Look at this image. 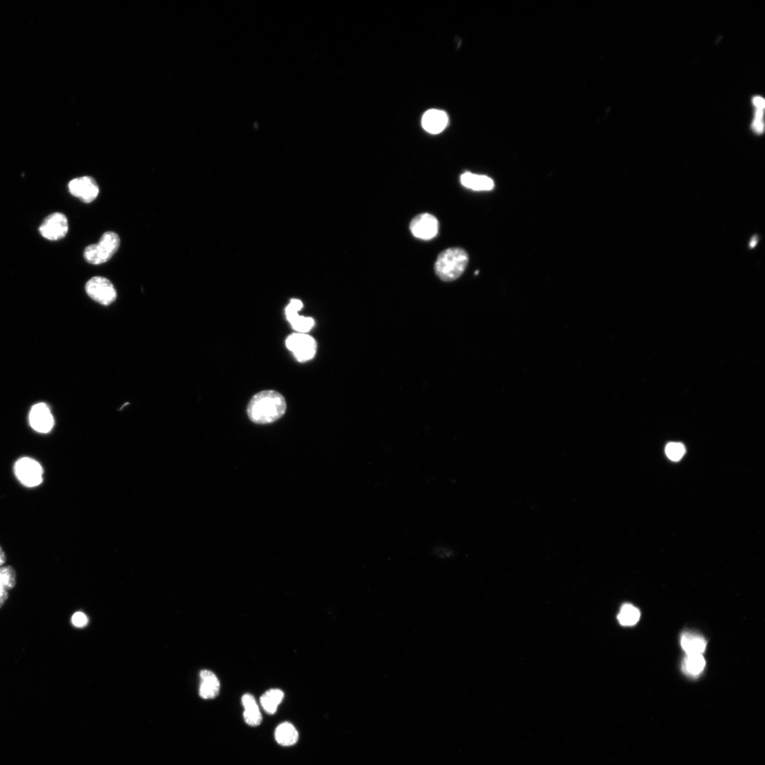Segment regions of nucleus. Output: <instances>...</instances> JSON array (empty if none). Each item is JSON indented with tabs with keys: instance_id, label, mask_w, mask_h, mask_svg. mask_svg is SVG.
I'll list each match as a JSON object with an SVG mask.
<instances>
[{
	"instance_id": "obj_8",
	"label": "nucleus",
	"mask_w": 765,
	"mask_h": 765,
	"mask_svg": "<svg viewBox=\"0 0 765 765\" xmlns=\"http://www.w3.org/2000/svg\"><path fill=\"white\" fill-rule=\"evenodd\" d=\"M68 190L73 196L85 203L95 201L99 195L100 188L96 180L89 176L72 179L68 184Z\"/></svg>"
},
{
	"instance_id": "obj_28",
	"label": "nucleus",
	"mask_w": 765,
	"mask_h": 765,
	"mask_svg": "<svg viewBox=\"0 0 765 765\" xmlns=\"http://www.w3.org/2000/svg\"><path fill=\"white\" fill-rule=\"evenodd\" d=\"M757 243V238H753L750 243V247L753 248L754 247H755Z\"/></svg>"
},
{
	"instance_id": "obj_3",
	"label": "nucleus",
	"mask_w": 765,
	"mask_h": 765,
	"mask_svg": "<svg viewBox=\"0 0 765 765\" xmlns=\"http://www.w3.org/2000/svg\"><path fill=\"white\" fill-rule=\"evenodd\" d=\"M120 238L114 232H106L98 244L87 246L84 251L85 260L100 265L110 260L120 246Z\"/></svg>"
},
{
	"instance_id": "obj_26",
	"label": "nucleus",
	"mask_w": 765,
	"mask_h": 765,
	"mask_svg": "<svg viewBox=\"0 0 765 765\" xmlns=\"http://www.w3.org/2000/svg\"><path fill=\"white\" fill-rule=\"evenodd\" d=\"M8 599V592L7 590L0 588V608L5 603Z\"/></svg>"
},
{
	"instance_id": "obj_6",
	"label": "nucleus",
	"mask_w": 765,
	"mask_h": 765,
	"mask_svg": "<svg viewBox=\"0 0 765 765\" xmlns=\"http://www.w3.org/2000/svg\"><path fill=\"white\" fill-rule=\"evenodd\" d=\"M19 480L27 487H35L42 482L43 469L39 463L30 458L19 459L14 467Z\"/></svg>"
},
{
	"instance_id": "obj_15",
	"label": "nucleus",
	"mask_w": 765,
	"mask_h": 765,
	"mask_svg": "<svg viewBox=\"0 0 765 765\" xmlns=\"http://www.w3.org/2000/svg\"><path fill=\"white\" fill-rule=\"evenodd\" d=\"M242 703L245 708L244 718L245 722L251 727H258L263 721V716L259 707L254 698L250 694H245L242 698Z\"/></svg>"
},
{
	"instance_id": "obj_27",
	"label": "nucleus",
	"mask_w": 765,
	"mask_h": 765,
	"mask_svg": "<svg viewBox=\"0 0 765 765\" xmlns=\"http://www.w3.org/2000/svg\"><path fill=\"white\" fill-rule=\"evenodd\" d=\"M6 562V555L1 546H0V566H2Z\"/></svg>"
},
{
	"instance_id": "obj_23",
	"label": "nucleus",
	"mask_w": 765,
	"mask_h": 765,
	"mask_svg": "<svg viewBox=\"0 0 765 765\" xmlns=\"http://www.w3.org/2000/svg\"><path fill=\"white\" fill-rule=\"evenodd\" d=\"M764 109L756 108L755 119L753 124V129L757 134H762L764 130Z\"/></svg>"
},
{
	"instance_id": "obj_20",
	"label": "nucleus",
	"mask_w": 765,
	"mask_h": 765,
	"mask_svg": "<svg viewBox=\"0 0 765 765\" xmlns=\"http://www.w3.org/2000/svg\"><path fill=\"white\" fill-rule=\"evenodd\" d=\"M641 617L640 611L630 604H625L621 608L618 620L624 627H632L637 623Z\"/></svg>"
},
{
	"instance_id": "obj_21",
	"label": "nucleus",
	"mask_w": 765,
	"mask_h": 765,
	"mask_svg": "<svg viewBox=\"0 0 765 765\" xmlns=\"http://www.w3.org/2000/svg\"><path fill=\"white\" fill-rule=\"evenodd\" d=\"M16 585V573L10 567L0 568V588L9 590L14 588Z\"/></svg>"
},
{
	"instance_id": "obj_17",
	"label": "nucleus",
	"mask_w": 765,
	"mask_h": 765,
	"mask_svg": "<svg viewBox=\"0 0 765 765\" xmlns=\"http://www.w3.org/2000/svg\"><path fill=\"white\" fill-rule=\"evenodd\" d=\"M275 739L277 743L282 746H291L296 744L298 733L291 724L285 722L277 727L275 731Z\"/></svg>"
},
{
	"instance_id": "obj_24",
	"label": "nucleus",
	"mask_w": 765,
	"mask_h": 765,
	"mask_svg": "<svg viewBox=\"0 0 765 765\" xmlns=\"http://www.w3.org/2000/svg\"><path fill=\"white\" fill-rule=\"evenodd\" d=\"M72 622L75 627L82 628L87 624L88 619L82 612H77L73 616Z\"/></svg>"
},
{
	"instance_id": "obj_22",
	"label": "nucleus",
	"mask_w": 765,
	"mask_h": 765,
	"mask_svg": "<svg viewBox=\"0 0 765 765\" xmlns=\"http://www.w3.org/2000/svg\"><path fill=\"white\" fill-rule=\"evenodd\" d=\"M667 457L674 461H680L685 453V447L681 443H671L665 448Z\"/></svg>"
},
{
	"instance_id": "obj_13",
	"label": "nucleus",
	"mask_w": 765,
	"mask_h": 765,
	"mask_svg": "<svg viewBox=\"0 0 765 765\" xmlns=\"http://www.w3.org/2000/svg\"><path fill=\"white\" fill-rule=\"evenodd\" d=\"M200 677L201 683L199 695L201 698L204 700L216 698L220 691V682L217 676L213 672L204 669L201 672Z\"/></svg>"
},
{
	"instance_id": "obj_12",
	"label": "nucleus",
	"mask_w": 765,
	"mask_h": 765,
	"mask_svg": "<svg viewBox=\"0 0 765 765\" xmlns=\"http://www.w3.org/2000/svg\"><path fill=\"white\" fill-rule=\"evenodd\" d=\"M448 124L447 114L438 109H430L423 115L422 124L424 129L432 133L438 134L443 132Z\"/></svg>"
},
{
	"instance_id": "obj_7",
	"label": "nucleus",
	"mask_w": 765,
	"mask_h": 765,
	"mask_svg": "<svg viewBox=\"0 0 765 765\" xmlns=\"http://www.w3.org/2000/svg\"><path fill=\"white\" fill-rule=\"evenodd\" d=\"M67 217L62 213H54L46 217L39 227L41 235L46 240L57 241L64 239L68 232Z\"/></svg>"
},
{
	"instance_id": "obj_1",
	"label": "nucleus",
	"mask_w": 765,
	"mask_h": 765,
	"mask_svg": "<svg viewBox=\"0 0 765 765\" xmlns=\"http://www.w3.org/2000/svg\"><path fill=\"white\" fill-rule=\"evenodd\" d=\"M287 410V402L279 392L268 390L256 394L247 409L250 420L258 425L273 423L282 419Z\"/></svg>"
},
{
	"instance_id": "obj_11",
	"label": "nucleus",
	"mask_w": 765,
	"mask_h": 765,
	"mask_svg": "<svg viewBox=\"0 0 765 765\" xmlns=\"http://www.w3.org/2000/svg\"><path fill=\"white\" fill-rule=\"evenodd\" d=\"M302 308L303 303L300 300L292 299L286 309V315L293 329L299 333L305 334L313 327L314 320L312 318L298 315V312Z\"/></svg>"
},
{
	"instance_id": "obj_19",
	"label": "nucleus",
	"mask_w": 765,
	"mask_h": 765,
	"mask_svg": "<svg viewBox=\"0 0 765 765\" xmlns=\"http://www.w3.org/2000/svg\"><path fill=\"white\" fill-rule=\"evenodd\" d=\"M285 694L279 689L267 691L261 697L260 702L264 710L269 714L276 713L278 707L284 700Z\"/></svg>"
},
{
	"instance_id": "obj_4",
	"label": "nucleus",
	"mask_w": 765,
	"mask_h": 765,
	"mask_svg": "<svg viewBox=\"0 0 765 765\" xmlns=\"http://www.w3.org/2000/svg\"><path fill=\"white\" fill-rule=\"evenodd\" d=\"M87 295L96 302L109 306L114 302L118 297L117 291L113 284L102 276L91 278L86 284Z\"/></svg>"
},
{
	"instance_id": "obj_5",
	"label": "nucleus",
	"mask_w": 765,
	"mask_h": 765,
	"mask_svg": "<svg viewBox=\"0 0 765 765\" xmlns=\"http://www.w3.org/2000/svg\"><path fill=\"white\" fill-rule=\"evenodd\" d=\"M286 344L287 348L300 362L312 359L317 351V342L313 337L304 333H294L289 335Z\"/></svg>"
},
{
	"instance_id": "obj_2",
	"label": "nucleus",
	"mask_w": 765,
	"mask_h": 765,
	"mask_svg": "<svg viewBox=\"0 0 765 765\" xmlns=\"http://www.w3.org/2000/svg\"><path fill=\"white\" fill-rule=\"evenodd\" d=\"M469 261L466 250L459 247L447 249L439 254L434 265L435 273L440 280L453 282L465 272Z\"/></svg>"
},
{
	"instance_id": "obj_10",
	"label": "nucleus",
	"mask_w": 765,
	"mask_h": 765,
	"mask_svg": "<svg viewBox=\"0 0 765 765\" xmlns=\"http://www.w3.org/2000/svg\"><path fill=\"white\" fill-rule=\"evenodd\" d=\"M30 423L38 432H49L54 425V419L47 405L42 403L35 405L30 411Z\"/></svg>"
},
{
	"instance_id": "obj_25",
	"label": "nucleus",
	"mask_w": 765,
	"mask_h": 765,
	"mask_svg": "<svg viewBox=\"0 0 765 765\" xmlns=\"http://www.w3.org/2000/svg\"><path fill=\"white\" fill-rule=\"evenodd\" d=\"M753 103L755 108L764 109L765 107V101L761 97H755L753 100Z\"/></svg>"
},
{
	"instance_id": "obj_9",
	"label": "nucleus",
	"mask_w": 765,
	"mask_h": 765,
	"mask_svg": "<svg viewBox=\"0 0 765 765\" xmlns=\"http://www.w3.org/2000/svg\"><path fill=\"white\" fill-rule=\"evenodd\" d=\"M412 235L419 239L431 240L439 230V222L432 214H422L414 217L410 225Z\"/></svg>"
},
{
	"instance_id": "obj_14",
	"label": "nucleus",
	"mask_w": 765,
	"mask_h": 765,
	"mask_svg": "<svg viewBox=\"0 0 765 765\" xmlns=\"http://www.w3.org/2000/svg\"><path fill=\"white\" fill-rule=\"evenodd\" d=\"M463 186L474 191H489L494 188V181L485 175L466 173L461 176Z\"/></svg>"
},
{
	"instance_id": "obj_16",
	"label": "nucleus",
	"mask_w": 765,
	"mask_h": 765,
	"mask_svg": "<svg viewBox=\"0 0 765 765\" xmlns=\"http://www.w3.org/2000/svg\"><path fill=\"white\" fill-rule=\"evenodd\" d=\"M681 645L687 655L702 654L707 647L705 639L697 634L686 632L681 637Z\"/></svg>"
},
{
	"instance_id": "obj_18",
	"label": "nucleus",
	"mask_w": 765,
	"mask_h": 765,
	"mask_svg": "<svg viewBox=\"0 0 765 765\" xmlns=\"http://www.w3.org/2000/svg\"><path fill=\"white\" fill-rule=\"evenodd\" d=\"M706 665L702 654H689L685 658L682 669L685 674L691 677L700 676Z\"/></svg>"
}]
</instances>
